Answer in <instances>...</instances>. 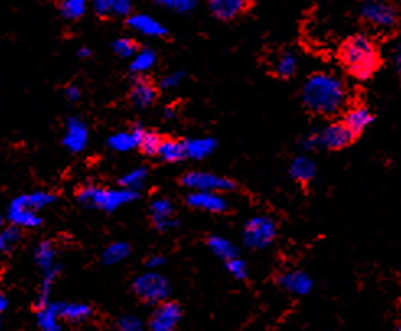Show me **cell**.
<instances>
[{"label":"cell","instance_id":"26","mask_svg":"<svg viewBox=\"0 0 401 331\" xmlns=\"http://www.w3.org/2000/svg\"><path fill=\"white\" fill-rule=\"evenodd\" d=\"M297 69H299V58L290 51L279 54L273 64L274 74L281 77V79H290V77L297 72Z\"/></svg>","mask_w":401,"mask_h":331},{"label":"cell","instance_id":"18","mask_svg":"<svg viewBox=\"0 0 401 331\" xmlns=\"http://www.w3.org/2000/svg\"><path fill=\"white\" fill-rule=\"evenodd\" d=\"M144 128L142 126H134L133 129L129 131H121L113 134L108 139V147L114 152H129L134 151V148L139 147L142 134H144Z\"/></svg>","mask_w":401,"mask_h":331},{"label":"cell","instance_id":"22","mask_svg":"<svg viewBox=\"0 0 401 331\" xmlns=\"http://www.w3.org/2000/svg\"><path fill=\"white\" fill-rule=\"evenodd\" d=\"M289 172L294 180L300 181V183H309V181L315 178L317 165L307 156H299L292 160Z\"/></svg>","mask_w":401,"mask_h":331},{"label":"cell","instance_id":"33","mask_svg":"<svg viewBox=\"0 0 401 331\" xmlns=\"http://www.w3.org/2000/svg\"><path fill=\"white\" fill-rule=\"evenodd\" d=\"M20 237V229L15 227V225H10L7 229H0V251H12L18 245Z\"/></svg>","mask_w":401,"mask_h":331},{"label":"cell","instance_id":"13","mask_svg":"<svg viewBox=\"0 0 401 331\" xmlns=\"http://www.w3.org/2000/svg\"><path fill=\"white\" fill-rule=\"evenodd\" d=\"M150 219L157 230L167 232L177 227V219H175V206L168 197H155L150 202Z\"/></svg>","mask_w":401,"mask_h":331},{"label":"cell","instance_id":"14","mask_svg":"<svg viewBox=\"0 0 401 331\" xmlns=\"http://www.w3.org/2000/svg\"><path fill=\"white\" fill-rule=\"evenodd\" d=\"M9 220L12 222L15 227H23V229H36L38 225H41V217L38 216L36 211H33L26 206L23 197L18 196L10 202L9 206Z\"/></svg>","mask_w":401,"mask_h":331},{"label":"cell","instance_id":"35","mask_svg":"<svg viewBox=\"0 0 401 331\" xmlns=\"http://www.w3.org/2000/svg\"><path fill=\"white\" fill-rule=\"evenodd\" d=\"M113 51L123 59H131L137 53V44L131 38H119L113 43Z\"/></svg>","mask_w":401,"mask_h":331},{"label":"cell","instance_id":"42","mask_svg":"<svg viewBox=\"0 0 401 331\" xmlns=\"http://www.w3.org/2000/svg\"><path fill=\"white\" fill-rule=\"evenodd\" d=\"M167 263L162 255H152L149 259H147V268H150V271H157L158 268H162L163 264Z\"/></svg>","mask_w":401,"mask_h":331},{"label":"cell","instance_id":"30","mask_svg":"<svg viewBox=\"0 0 401 331\" xmlns=\"http://www.w3.org/2000/svg\"><path fill=\"white\" fill-rule=\"evenodd\" d=\"M147 176H149V170L145 167H137L121 176L119 186L124 188V190H131L137 192V190H141V188L144 186Z\"/></svg>","mask_w":401,"mask_h":331},{"label":"cell","instance_id":"12","mask_svg":"<svg viewBox=\"0 0 401 331\" xmlns=\"http://www.w3.org/2000/svg\"><path fill=\"white\" fill-rule=\"evenodd\" d=\"M62 144L72 153H80L89 144V128L80 118L67 119Z\"/></svg>","mask_w":401,"mask_h":331},{"label":"cell","instance_id":"3","mask_svg":"<svg viewBox=\"0 0 401 331\" xmlns=\"http://www.w3.org/2000/svg\"><path fill=\"white\" fill-rule=\"evenodd\" d=\"M79 201L87 207L100 209L104 212H113L116 209L126 206V204L136 201L139 197V192L124 190V188H101V186H84L80 188Z\"/></svg>","mask_w":401,"mask_h":331},{"label":"cell","instance_id":"45","mask_svg":"<svg viewBox=\"0 0 401 331\" xmlns=\"http://www.w3.org/2000/svg\"><path fill=\"white\" fill-rule=\"evenodd\" d=\"M77 54H79V58H84L85 59V58H90L92 53H90L89 48H80L79 53H77Z\"/></svg>","mask_w":401,"mask_h":331},{"label":"cell","instance_id":"44","mask_svg":"<svg viewBox=\"0 0 401 331\" xmlns=\"http://www.w3.org/2000/svg\"><path fill=\"white\" fill-rule=\"evenodd\" d=\"M393 63H395V67H397V70H400V67H401V49H400V44H397V48H395Z\"/></svg>","mask_w":401,"mask_h":331},{"label":"cell","instance_id":"5","mask_svg":"<svg viewBox=\"0 0 401 331\" xmlns=\"http://www.w3.org/2000/svg\"><path fill=\"white\" fill-rule=\"evenodd\" d=\"M133 289L141 300L147 303H160L170 294L168 279L157 271H147L134 279Z\"/></svg>","mask_w":401,"mask_h":331},{"label":"cell","instance_id":"29","mask_svg":"<svg viewBox=\"0 0 401 331\" xmlns=\"http://www.w3.org/2000/svg\"><path fill=\"white\" fill-rule=\"evenodd\" d=\"M131 246L126 242H113L101 253V261L104 264H118L129 256Z\"/></svg>","mask_w":401,"mask_h":331},{"label":"cell","instance_id":"16","mask_svg":"<svg viewBox=\"0 0 401 331\" xmlns=\"http://www.w3.org/2000/svg\"><path fill=\"white\" fill-rule=\"evenodd\" d=\"M251 0H211L209 10L217 20L229 21L240 16L250 7Z\"/></svg>","mask_w":401,"mask_h":331},{"label":"cell","instance_id":"25","mask_svg":"<svg viewBox=\"0 0 401 331\" xmlns=\"http://www.w3.org/2000/svg\"><path fill=\"white\" fill-rule=\"evenodd\" d=\"M59 313L62 320H67L70 323H80L92 315V307L89 303H80V302L60 303Z\"/></svg>","mask_w":401,"mask_h":331},{"label":"cell","instance_id":"28","mask_svg":"<svg viewBox=\"0 0 401 331\" xmlns=\"http://www.w3.org/2000/svg\"><path fill=\"white\" fill-rule=\"evenodd\" d=\"M207 246H209V250L214 253V255H216L217 258L224 259V261H229V259L238 256L237 248L234 246L232 242L225 239V237H221V235L209 237Z\"/></svg>","mask_w":401,"mask_h":331},{"label":"cell","instance_id":"40","mask_svg":"<svg viewBox=\"0 0 401 331\" xmlns=\"http://www.w3.org/2000/svg\"><path fill=\"white\" fill-rule=\"evenodd\" d=\"M133 10V0H113V13L118 16H126Z\"/></svg>","mask_w":401,"mask_h":331},{"label":"cell","instance_id":"27","mask_svg":"<svg viewBox=\"0 0 401 331\" xmlns=\"http://www.w3.org/2000/svg\"><path fill=\"white\" fill-rule=\"evenodd\" d=\"M157 63V54L150 48L139 49L133 58H131V72H134L136 75L145 74L147 70H150L153 65Z\"/></svg>","mask_w":401,"mask_h":331},{"label":"cell","instance_id":"11","mask_svg":"<svg viewBox=\"0 0 401 331\" xmlns=\"http://www.w3.org/2000/svg\"><path fill=\"white\" fill-rule=\"evenodd\" d=\"M186 204L197 211L211 214H224L229 209V202L222 196V192L214 191H191L186 196Z\"/></svg>","mask_w":401,"mask_h":331},{"label":"cell","instance_id":"47","mask_svg":"<svg viewBox=\"0 0 401 331\" xmlns=\"http://www.w3.org/2000/svg\"><path fill=\"white\" fill-rule=\"evenodd\" d=\"M173 116H175L173 109H167V112H165V118H173Z\"/></svg>","mask_w":401,"mask_h":331},{"label":"cell","instance_id":"6","mask_svg":"<svg viewBox=\"0 0 401 331\" xmlns=\"http://www.w3.org/2000/svg\"><path fill=\"white\" fill-rule=\"evenodd\" d=\"M361 16L373 28L390 30L397 25L398 12L388 0H366L361 7Z\"/></svg>","mask_w":401,"mask_h":331},{"label":"cell","instance_id":"31","mask_svg":"<svg viewBox=\"0 0 401 331\" xmlns=\"http://www.w3.org/2000/svg\"><path fill=\"white\" fill-rule=\"evenodd\" d=\"M21 197H23L26 206L36 212H40L43 207L49 206V204H53L57 200L56 195H53L49 191H35L30 192V195H21Z\"/></svg>","mask_w":401,"mask_h":331},{"label":"cell","instance_id":"39","mask_svg":"<svg viewBox=\"0 0 401 331\" xmlns=\"http://www.w3.org/2000/svg\"><path fill=\"white\" fill-rule=\"evenodd\" d=\"M183 79H185L183 72H172L162 77L160 87L163 90H173V88H178L181 84H183Z\"/></svg>","mask_w":401,"mask_h":331},{"label":"cell","instance_id":"37","mask_svg":"<svg viewBox=\"0 0 401 331\" xmlns=\"http://www.w3.org/2000/svg\"><path fill=\"white\" fill-rule=\"evenodd\" d=\"M157 2L178 13H188L196 5V0H157Z\"/></svg>","mask_w":401,"mask_h":331},{"label":"cell","instance_id":"9","mask_svg":"<svg viewBox=\"0 0 401 331\" xmlns=\"http://www.w3.org/2000/svg\"><path fill=\"white\" fill-rule=\"evenodd\" d=\"M312 134L315 137L317 147L322 146L328 151H339V148L348 147L354 139V136L344 128L343 123H333L322 131L312 132Z\"/></svg>","mask_w":401,"mask_h":331},{"label":"cell","instance_id":"34","mask_svg":"<svg viewBox=\"0 0 401 331\" xmlns=\"http://www.w3.org/2000/svg\"><path fill=\"white\" fill-rule=\"evenodd\" d=\"M160 141H162V137L158 136L157 132L144 131L139 148L145 153V156H157V148L158 146H160Z\"/></svg>","mask_w":401,"mask_h":331},{"label":"cell","instance_id":"49","mask_svg":"<svg viewBox=\"0 0 401 331\" xmlns=\"http://www.w3.org/2000/svg\"><path fill=\"white\" fill-rule=\"evenodd\" d=\"M0 328H2V320H0Z\"/></svg>","mask_w":401,"mask_h":331},{"label":"cell","instance_id":"36","mask_svg":"<svg viewBox=\"0 0 401 331\" xmlns=\"http://www.w3.org/2000/svg\"><path fill=\"white\" fill-rule=\"evenodd\" d=\"M225 266H227V271L234 276L237 281H245L248 278V266L243 259H240L238 256H235L229 261H225Z\"/></svg>","mask_w":401,"mask_h":331},{"label":"cell","instance_id":"20","mask_svg":"<svg viewBox=\"0 0 401 331\" xmlns=\"http://www.w3.org/2000/svg\"><path fill=\"white\" fill-rule=\"evenodd\" d=\"M157 100V88L152 82L145 79H137L131 90V102L137 108H149Z\"/></svg>","mask_w":401,"mask_h":331},{"label":"cell","instance_id":"8","mask_svg":"<svg viewBox=\"0 0 401 331\" xmlns=\"http://www.w3.org/2000/svg\"><path fill=\"white\" fill-rule=\"evenodd\" d=\"M181 320V307L177 302L163 300L157 303L149 320L150 331H175Z\"/></svg>","mask_w":401,"mask_h":331},{"label":"cell","instance_id":"38","mask_svg":"<svg viewBox=\"0 0 401 331\" xmlns=\"http://www.w3.org/2000/svg\"><path fill=\"white\" fill-rule=\"evenodd\" d=\"M118 331H144V325H142L141 318L134 315H124L119 318Z\"/></svg>","mask_w":401,"mask_h":331},{"label":"cell","instance_id":"17","mask_svg":"<svg viewBox=\"0 0 401 331\" xmlns=\"http://www.w3.org/2000/svg\"><path fill=\"white\" fill-rule=\"evenodd\" d=\"M279 286L294 295H307L313 289V281L304 271H287L279 276Z\"/></svg>","mask_w":401,"mask_h":331},{"label":"cell","instance_id":"7","mask_svg":"<svg viewBox=\"0 0 401 331\" xmlns=\"http://www.w3.org/2000/svg\"><path fill=\"white\" fill-rule=\"evenodd\" d=\"M181 185L191 191L224 192L235 190V183L232 180L211 172H199V170L185 173L183 178H181Z\"/></svg>","mask_w":401,"mask_h":331},{"label":"cell","instance_id":"48","mask_svg":"<svg viewBox=\"0 0 401 331\" xmlns=\"http://www.w3.org/2000/svg\"><path fill=\"white\" fill-rule=\"evenodd\" d=\"M2 224H4V219H2V216H0V229H2Z\"/></svg>","mask_w":401,"mask_h":331},{"label":"cell","instance_id":"4","mask_svg":"<svg viewBox=\"0 0 401 331\" xmlns=\"http://www.w3.org/2000/svg\"><path fill=\"white\" fill-rule=\"evenodd\" d=\"M278 225L271 217H251L243 227V242L251 250H265L276 240Z\"/></svg>","mask_w":401,"mask_h":331},{"label":"cell","instance_id":"15","mask_svg":"<svg viewBox=\"0 0 401 331\" xmlns=\"http://www.w3.org/2000/svg\"><path fill=\"white\" fill-rule=\"evenodd\" d=\"M372 121H373V116L370 113V109L364 107V104H356V107H351L346 109L341 123L344 124V128L351 132V134L357 136V134H362V132L369 128Z\"/></svg>","mask_w":401,"mask_h":331},{"label":"cell","instance_id":"32","mask_svg":"<svg viewBox=\"0 0 401 331\" xmlns=\"http://www.w3.org/2000/svg\"><path fill=\"white\" fill-rule=\"evenodd\" d=\"M59 10L65 20H79L87 12V0H62Z\"/></svg>","mask_w":401,"mask_h":331},{"label":"cell","instance_id":"24","mask_svg":"<svg viewBox=\"0 0 401 331\" xmlns=\"http://www.w3.org/2000/svg\"><path fill=\"white\" fill-rule=\"evenodd\" d=\"M157 157L163 162H180L186 157L185 153V141L178 139H162L160 146L157 148Z\"/></svg>","mask_w":401,"mask_h":331},{"label":"cell","instance_id":"43","mask_svg":"<svg viewBox=\"0 0 401 331\" xmlns=\"http://www.w3.org/2000/svg\"><path fill=\"white\" fill-rule=\"evenodd\" d=\"M64 95L65 98H67L69 102H79L80 100V88L79 87H75V85H69L67 88H65V92H64Z\"/></svg>","mask_w":401,"mask_h":331},{"label":"cell","instance_id":"41","mask_svg":"<svg viewBox=\"0 0 401 331\" xmlns=\"http://www.w3.org/2000/svg\"><path fill=\"white\" fill-rule=\"evenodd\" d=\"M93 9L98 15H111L113 13V0H93Z\"/></svg>","mask_w":401,"mask_h":331},{"label":"cell","instance_id":"10","mask_svg":"<svg viewBox=\"0 0 401 331\" xmlns=\"http://www.w3.org/2000/svg\"><path fill=\"white\" fill-rule=\"evenodd\" d=\"M35 259L38 268L41 269L43 273V283L46 286H53L54 279L57 278V274L60 271V266L57 264V250L54 246L53 242H41L40 245L36 246L35 250Z\"/></svg>","mask_w":401,"mask_h":331},{"label":"cell","instance_id":"19","mask_svg":"<svg viewBox=\"0 0 401 331\" xmlns=\"http://www.w3.org/2000/svg\"><path fill=\"white\" fill-rule=\"evenodd\" d=\"M128 25L131 30L147 38H162L167 35V28L158 23L153 16L145 13L131 15L128 18Z\"/></svg>","mask_w":401,"mask_h":331},{"label":"cell","instance_id":"46","mask_svg":"<svg viewBox=\"0 0 401 331\" xmlns=\"http://www.w3.org/2000/svg\"><path fill=\"white\" fill-rule=\"evenodd\" d=\"M7 307H9V300H7V297L0 295V313H2Z\"/></svg>","mask_w":401,"mask_h":331},{"label":"cell","instance_id":"21","mask_svg":"<svg viewBox=\"0 0 401 331\" xmlns=\"http://www.w3.org/2000/svg\"><path fill=\"white\" fill-rule=\"evenodd\" d=\"M59 307H60V303L49 302L45 307L38 308L36 323L41 331H59L60 330Z\"/></svg>","mask_w":401,"mask_h":331},{"label":"cell","instance_id":"23","mask_svg":"<svg viewBox=\"0 0 401 331\" xmlns=\"http://www.w3.org/2000/svg\"><path fill=\"white\" fill-rule=\"evenodd\" d=\"M216 146L217 142L212 137H196V139L185 142V153L186 157L193 160H204L211 156Z\"/></svg>","mask_w":401,"mask_h":331},{"label":"cell","instance_id":"2","mask_svg":"<svg viewBox=\"0 0 401 331\" xmlns=\"http://www.w3.org/2000/svg\"><path fill=\"white\" fill-rule=\"evenodd\" d=\"M344 69L357 80H369L380 64V54L369 36L356 35L344 41L339 51Z\"/></svg>","mask_w":401,"mask_h":331},{"label":"cell","instance_id":"1","mask_svg":"<svg viewBox=\"0 0 401 331\" xmlns=\"http://www.w3.org/2000/svg\"><path fill=\"white\" fill-rule=\"evenodd\" d=\"M302 102L312 113L334 116L346 107L348 90L339 77L329 72H315L302 85Z\"/></svg>","mask_w":401,"mask_h":331}]
</instances>
